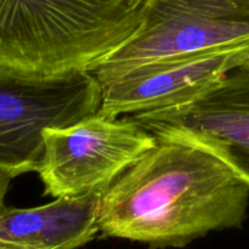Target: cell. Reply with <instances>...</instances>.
Segmentation results:
<instances>
[{"label": "cell", "mask_w": 249, "mask_h": 249, "mask_svg": "<svg viewBox=\"0 0 249 249\" xmlns=\"http://www.w3.org/2000/svg\"><path fill=\"white\" fill-rule=\"evenodd\" d=\"M157 141L102 194V235L182 247L211 231L242 225L249 203L245 181L202 148Z\"/></svg>", "instance_id": "cell-1"}, {"label": "cell", "mask_w": 249, "mask_h": 249, "mask_svg": "<svg viewBox=\"0 0 249 249\" xmlns=\"http://www.w3.org/2000/svg\"><path fill=\"white\" fill-rule=\"evenodd\" d=\"M141 0H0V68L89 71L141 26Z\"/></svg>", "instance_id": "cell-2"}, {"label": "cell", "mask_w": 249, "mask_h": 249, "mask_svg": "<svg viewBox=\"0 0 249 249\" xmlns=\"http://www.w3.org/2000/svg\"><path fill=\"white\" fill-rule=\"evenodd\" d=\"M101 101V85L88 71L38 75L0 68V172L12 179L38 173L44 130L95 116Z\"/></svg>", "instance_id": "cell-3"}, {"label": "cell", "mask_w": 249, "mask_h": 249, "mask_svg": "<svg viewBox=\"0 0 249 249\" xmlns=\"http://www.w3.org/2000/svg\"><path fill=\"white\" fill-rule=\"evenodd\" d=\"M141 26L88 72L99 82L123 71L249 43V0H141Z\"/></svg>", "instance_id": "cell-4"}, {"label": "cell", "mask_w": 249, "mask_h": 249, "mask_svg": "<svg viewBox=\"0 0 249 249\" xmlns=\"http://www.w3.org/2000/svg\"><path fill=\"white\" fill-rule=\"evenodd\" d=\"M157 139L129 117H88L74 125L44 130L38 174L55 198L105 192L157 145Z\"/></svg>", "instance_id": "cell-5"}, {"label": "cell", "mask_w": 249, "mask_h": 249, "mask_svg": "<svg viewBox=\"0 0 249 249\" xmlns=\"http://www.w3.org/2000/svg\"><path fill=\"white\" fill-rule=\"evenodd\" d=\"M129 118L157 140L207 151L249 187V68L245 65L184 104Z\"/></svg>", "instance_id": "cell-6"}, {"label": "cell", "mask_w": 249, "mask_h": 249, "mask_svg": "<svg viewBox=\"0 0 249 249\" xmlns=\"http://www.w3.org/2000/svg\"><path fill=\"white\" fill-rule=\"evenodd\" d=\"M249 43L138 66L99 82L100 116L118 118L177 106L245 65Z\"/></svg>", "instance_id": "cell-7"}, {"label": "cell", "mask_w": 249, "mask_h": 249, "mask_svg": "<svg viewBox=\"0 0 249 249\" xmlns=\"http://www.w3.org/2000/svg\"><path fill=\"white\" fill-rule=\"evenodd\" d=\"M11 180L12 178H10L9 175L0 172V213H1L2 209L5 208V204H4L5 196H6L7 189H9V185Z\"/></svg>", "instance_id": "cell-8"}, {"label": "cell", "mask_w": 249, "mask_h": 249, "mask_svg": "<svg viewBox=\"0 0 249 249\" xmlns=\"http://www.w3.org/2000/svg\"><path fill=\"white\" fill-rule=\"evenodd\" d=\"M245 66H246V67H247V68H249V57H248V60H247V61H246Z\"/></svg>", "instance_id": "cell-9"}, {"label": "cell", "mask_w": 249, "mask_h": 249, "mask_svg": "<svg viewBox=\"0 0 249 249\" xmlns=\"http://www.w3.org/2000/svg\"><path fill=\"white\" fill-rule=\"evenodd\" d=\"M4 249H22V248H4Z\"/></svg>", "instance_id": "cell-10"}]
</instances>
